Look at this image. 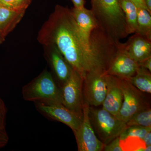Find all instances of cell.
Returning a JSON list of instances; mask_svg holds the SVG:
<instances>
[{"instance_id":"4fadbf2b","label":"cell","mask_w":151,"mask_h":151,"mask_svg":"<svg viewBox=\"0 0 151 151\" xmlns=\"http://www.w3.org/2000/svg\"><path fill=\"white\" fill-rule=\"evenodd\" d=\"M122 46L130 57L138 63L151 56V41L137 33H134Z\"/></svg>"},{"instance_id":"7402d4cb","label":"cell","mask_w":151,"mask_h":151,"mask_svg":"<svg viewBox=\"0 0 151 151\" xmlns=\"http://www.w3.org/2000/svg\"><path fill=\"white\" fill-rule=\"evenodd\" d=\"M9 137L6 129V124L0 123V149L4 147L8 143Z\"/></svg>"},{"instance_id":"3957f363","label":"cell","mask_w":151,"mask_h":151,"mask_svg":"<svg viewBox=\"0 0 151 151\" xmlns=\"http://www.w3.org/2000/svg\"><path fill=\"white\" fill-rule=\"evenodd\" d=\"M24 100L34 103H61L60 89L46 69L22 89Z\"/></svg>"},{"instance_id":"ac0fdd59","label":"cell","mask_w":151,"mask_h":151,"mask_svg":"<svg viewBox=\"0 0 151 151\" xmlns=\"http://www.w3.org/2000/svg\"><path fill=\"white\" fill-rule=\"evenodd\" d=\"M151 14L147 9L137 8V30L139 33L151 41Z\"/></svg>"},{"instance_id":"83f0119b","label":"cell","mask_w":151,"mask_h":151,"mask_svg":"<svg viewBox=\"0 0 151 151\" xmlns=\"http://www.w3.org/2000/svg\"><path fill=\"white\" fill-rule=\"evenodd\" d=\"M143 142L145 143L146 146L150 145H151V132H147L145 135L142 139Z\"/></svg>"},{"instance_id":"4dcf8cb0","label":"cell","mask_w":151,"mask_h":151,"mask_svg":"<svg viewBox=\"0 0 151 151\" xmlns=\"http://www.w3.org/2000/svg\"><path fill=\"white\" fill-rule=\"evenodd\" d=\"M5 41V37L0 32V45L2 44Z\"/></svg>"},{"instance_id":"6da1fadb","label":"cell","mask_w":151,"mask_h":151,"mask_svg":"<svg viewBox=\"0 0 151 151\" xmlns=\"http://www.w3.org/2000/svg\"><path fill=\"white\" fill-rule=\"evenodd\" d=\"M37 39L43 46L55 45L83 79L89 72L105 73L113 56L114 47L109 40L98 36L92 45L87 43L71 9L59 5L42 25Z\"/></svg>"},{"instance_id":"484cf974","label":"cell","mask_w":151,"mask_h":151,"mask_svg":"<svg viewBox=\"0 0 151 151\" xmlns=\"http://www.w3.org/2000/svg\"><path fill=\"white\" fill-rule=\"evenodd\" d=\"M138 64L139 66L146 68L151 72V56L143 60L142 62L139 63Z\"/></svg>"},{"instance_id":"7a4b0ae2","label":"cell","mask_w":151,"mask_h":151,"mask_svg":"<svg viewBox=\"0 0 151 151\" xmlns=\"http://www.w3.org/2000/svg\"><path fill=\"white\" fill-rule=\"evenodd\" d=\"M91 11L98 27L117 41L129 35L119 0H91Z\"/></svg>"},{"instance_id":"2e32d148","label":"cell","mask_w":151,"mask_h":151,"mask_svg":"<svg viewBox=\"0 0 151 151\" xmlns=\"http://www.w3.org/2000/svg\"><path fill=\"white\" fill-rule=\"evenodd\" d=\"M124 12L128 34L137 32V7L131 0H119Z\"/></svg>"},{"instance_id":"d6986e66","label":"cell","mask_w":151,"mask_h":151,"mask_svg":"<svg viewBox=\"0 0 151 151\" xmlns=\"http://www.w3.org/2000/svg\"><path fill=\"white\" fill-rule=\"evenodd\" d=\"M128 127L138 126L151 127V109L150 107L145 108L135 114L126 123Z\"/></svg>"},{"instance_id":"7c38bea8","label":"cell","mask_w":151,"mask_h":151,"mask_svg":"<svg viewBox=\"0 0 151 151\" xmlns=\"http://www.w3.org/2000/svg\"><path fill=\"white\" fill-rule=\"evenodd\" d=\"M106 80L107 93L102 104L103 108L116 116L122 106L123 92L118 77L106 74Z\"/></svg>"},{"instance_id":"277c9868","label":"cell","mask_w":151,"mask_h":151,"mask_svg":"<svg viewBox=\"0 0 151 151\" xmlns=\"http://www.w3.org/2000/svg\"><path fill=\"white\" fill-rule=\"evenodd\" d=\"M89 115L94 132L105 145L119 137L128 127L126 122L103 108L98 109L90 107Z\"/></svg>"},{"instance_id":"cb8c5ba5","label":"cell","mask_w":151,"mask_h":151,"mask_svg":"<svg viewBox=\"0 0 151 151\" xmlns=\"http://www.w3.org/2000/svg\"><path fill=\"white\" fill-rule=\"evenodd\" d=\"M7 109L4 102L0 97V123L6 124Z\"/></svg>"},{"instance_id":"30bf717a","label":"cell","mask_w":151,"mask_h":151,"mask_svg":"<svg viewBox=\"0 0 151 151\" xmlns=\"http://www.w3.org/2000/svg\"><path fill=\"white\" fill-rule=\"evenodd\" d=\"M43 47L45 58L60 88L70 77L73 69L55 45H49Z\"/></svg>"},{"instance_id":"f1b7e54d","label":"cell","mask_w":151,"mask_h":151,"mask_svg":"<svg viewBox=\"0 0 151 151\" xmlns=\"http://www.w3.org/2000/svg\"><path fill=\"white\" fill-rule=\"evenodd\" d=\"M131 1L136 5L137 7L143 8L147 9L145 5L144 0H131Z\"/></svg>"},{"instance_id":"e0dca14e","label":"cell","mask_w":151,"mask_h":151,"mask_svg":"<svg viewBox=\"0 0 151 151\" xmlns=\"http://www.w3.org/2000/svg\"><path fill=\"white\" fill-rule=\"evenodd\" d=\"M127 79L141 92L151 94V74L147 69L139 66L135 75Z\"/></svg>"},{"instance_id":"ba28073f","label":"cell","mask_w":151,"mask_h":151,"mask_svg":"<svg viewBox=\"0 0 151 151\" xmlns=\"http://www.w3.org/2000/svg\"><path fill=\"white\" fill-rule=\"evenodd\" d=\"M37 111L47 118L63 123L75 133L80 126L82 117L73 113L61 103H34Z\"/></svg>"},{"instance_id":"9c48e42d","label":"cell","mask_w":151,"mask_h":151,"mask_svg":"<svg viewBox=\"0 0 151 151\" xmlns=\"http://www.w3.org/2000/svg\"><path fill=\"white\" fill-rule=\"evenodd\" d=\"M84 100L91 106L102 105L107 93L106 73L90 72L83 79Z\"/></svg>"},{"instance_id":"5b68a950","label":"cell","mask_w":151,"mask_h":151,"mask_svg":"<svg viewBox=\"0 0 151 151\" xmlns=\"http://www.w3.org/2000/svg\"><path fill=\"white\" fill-rule=\"evenodd\" d=\"M123 94V101L117 119L127 122L139 111L150 107L143 92L137 89L128 79L119 78Z\"/></svg>"},{"instance_id":"ffe728a7","label":"cell","mask_w":151,"mask_h":151,"mask_svg":"<svg viewBox=\"0 0 151 151\" xmlns=\"http://www.w3.org/2000/svg\"><path fill=\"white\" fill-rule=\"evenodd\" d=\"M151 132V127L138 126L127 127L119 136L120 140H124L129 137H138L142 139L147 132Z\"/></svg>"},{"instance_id":"f546056e","label":"cell","mask_w":151,"mask_h":151,"mask_svg":"<svg viewBox=\"0 0 151 151\" xmlns=\"http://www.w3.org/2000/svg\"><path fill=\"white\" fill-rule=\"evenodd\" d=\"M147 10L151 14V0H144Z\"/></svg>"},{"instance_id":"4316f807","label":"cell","mask_w":151,"mask_h":151,"mask_svg":"<svg viewBox=\"0 0 151 151\" xmlns=\"http://www.w3.org/2000/svg\"><path fill=\"white\" fill-rule=\"evenodd\" d=\"M73 3L74 7L77 8L84 7L85 5L84 0H71Z\"/></svg>"},{"instance_id":"1f68e13d","label":"cell","mask_w":151,"mask_h":151,"mask_svg":"<svg viewBox=\"0 0 151 151\" xmlns=\"http://www.w3.org/2000/svg\"><path fill=\"white\" fill-rule=\"evenodd\" d=\"M145 151H151V145H150L146 146L145 148Z\"/></svg>"},{"instance_id":"5bb4252c","label":"cell","mask_w":151,"mask_h":151,"mask_svg":"<svg viewBox=\"0 0 151 151\" xmlns=\"http://www.w3.org/2000/svg\"><path fill=\"white\" fill-rule=\"evenodd\" d=\"M73 17L83 37L90 45L92 44L91 36L94 30L98 27L91 10L85 7L70 9Z\"/></svg>"},{"instance_id":"8992f818","label":"cell","mask_w":151,"mask_h":151,"mask_svg":"<svg viewBox=\"0 0 151 151\" xmlns=\"http://www.w3.org/2000/svg\"><path fill=\"white\" fill-rule=\"evenodd\" d=\"M83 79L73 69L70 77L60 87V101L63 105L73 113L82 117L84 99Z\"/></svg>"},{"instance_id":"52a82bcc","label":"cell","mask_w":151,"mask_h":151,"mask_svg":"<svg viewBox=\"0 0 151 151\" xmlns=\"http://www.w3.org/2000/svg\"><path fill=\"white\" fill-rule=\"evenodd\" d=\"M90 105L84 100L82 120L74 133L78 151H103L105 145L98 139L92 127L89 117Z\"/></svg>"},{"instance_id":"9a60e30c","label":"cell","mask_w":151,"mask_h":151,"mask_svg":"<svg viewBox=\"0 0 151 151\" xmlns=\"http://www.w3.org/2000/svg\"><path fill=\"white\" fill-rule=\"evenodd\" d=\"M25 11L15 10L0 6V32L6 37L20 22Z\"/></svg>"},{"instance_id":"603a6c76","label":"cell","mask_w":151,"mask_h":151,"mask_svg":"<svg viewBox=\"0 0 151 151\" xmlns=\"http://www.w3.org/2000/svg\"><path fill=\"white\" fill-rule=\"evenodd\" d=\"M0 6L11 9L22 11L19 9L17 0H0Z\"/></svg>"},{"instance_id":"d4e9b609","label":"cell","mask_w":151,"mask_h":151,"mask_svg":"<svg viewBox=\"0 0 151 151\" xmlns=\"http://www.w3.org/2000/svg\"><path fill=\"white\" fill-rule=\"evenodd\" d=\"M19 9L21 10L26 11L30 4L32 0H17Z\"/></svg>"},{"instance_id":"44dd1931","label":"cell","mask_w":151,"mask_h":151,"mask_svg":"<svg viewBox=\"0 0 151 151\" xmlns=\"http://www.w3.org/2000/svg\"><path fill=\"white\" fill-rule=\"evenodd\" d=\"M103 151H122L123 150L120 145V140L119 137H117L111 142L105 145Z\"/></svg>"},{"instance_id":"8fae6325","label":"cell","mask_w":151,"mask_h":151,"mask_svg":"<svg viewBox=\"0 0 151 151\" xmlns=\"http://www.w3.org/2000/svg\"><path fill=\"white\" fill-rule=\"evenodd\" d=\"M121 43L119 42L118 51L105 73L127 79L135 75L139 65L125 51Z\"/></svg>"}]
</instances>
